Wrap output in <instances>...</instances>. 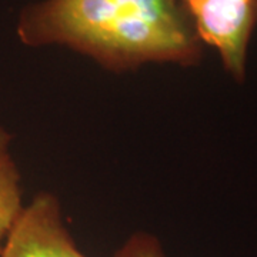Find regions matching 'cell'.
<instances>
[{
  "label": "cell",
  "mask_w": 257,
  "mask_h": 257,
  "mask_svg": "<svg viewBox=\"0 0 257 257\" xmlns=\"http://www.w3.org/2000/svg\"><path fill=\"white\" fill-rule=\"evenodd\" d=\"M16 35L25 46L67 47L113 73L193 67L204 55L179 0H40L19 13Z\"/></svg>",
  "instance_id": "1"
},
{
  "label": "cell",
  "mask_w": 257,
  "mask_h": 257,
  "mask_svg": "<svg viewBox=\"0 0 257 257\" xmlns=\"http://www.w3.org/2000/svg\"><path fill=\"white\" fill-rule=\"evenodd\" d=\"M203 46L216 50L234 82L243 83L257 29V0H179Z\"/></svg>",
  "instance_id": "2"
},
{
  "label": "cell",
  "mask_w": 257,
  "mask_h": 257,
  "mask_svg": "<svg viewBox=\"0 0 257 257\" xmlns=\"http://www.w3.org/2000/svg\"><path fill=\"white\" fill-rule=\"evenodd\" d=\"M0 257L87 256L77 248L66 229L59 200L52 193H40L19 214Z\"/></svg>",
  "instance_id": "3"
},
{
  "label": "cell",
  "mask_w": 257,
  "mask_h": 257,
  "mask_svg": "<svg viewBox=\"0 0 257 257\" xmlns=\"http://www.w3.org/2000/svg\"><path fill=\"white\" fill-rule=\"evenodd\" d=\"M12 136L0 126V250L23 210L20 173L10 153Z\"/></svg>",
  "instance_id": "4"
},
{
  "label": "cell",
  "mask_w": 257,
  "mask_h": 257,
  "mask_svg": "<svg viewBox=\"0 0 257 257\" xmlns=\"http://www.w3.org/2000/svg\"><path fill=\"white\" fill-rule=\"evenodd\" d=\"M114 257H166L160 241L145 231L132 234Z\"/></svg>",
  "instance_id": "5"
}]
</instances>
